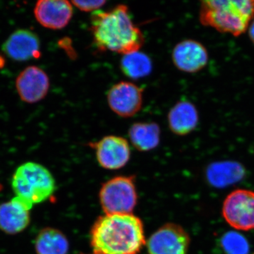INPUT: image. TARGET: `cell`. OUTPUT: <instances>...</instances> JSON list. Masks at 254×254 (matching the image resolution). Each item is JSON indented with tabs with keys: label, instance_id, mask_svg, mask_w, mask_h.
<instances>
[{
	"label": "cell",
	"instance_id": "7",
	"mask_svg": "<svg viewBox=\"0 0 254 254\" xmlns=\"http://www.w3.org/2000/svg\"><path fill=\"white\" fill-rule=\"evenodd\" d=\"M190 245L188 232L173 222L159 227L145 244L148 254H188Z\"/></svg>",
	"mask_w": 254,
	"mask_h": 254
},
{
	"label": "cell",
	"instance_id": "12",
	"mask_svg": "<svg viewBox=\"0 0 254 254\" xmlns=\"http://www.w3.org/2000/svg\"><path fill=\"white\" fill-rule=\"evenodd\" d=\"M73 14V5L66 0H41L35 6L37 21L49 29L60 30L66 27Z\"/></svg>",
	"mask_w": 254,
	"mask_h": 254
},
{
	"label": "cell",
	"instance_id": "18",
	"mask_svg": "<svg viewBox=\"0 0 254 254\" xmlns=\"http://www.w3.org/2000/svg\"><path fill=\"white\" fill-rule=\"evenodd\" d=\"M120 68L125 76L133 80L149 76L153 71V63L150 57L136 51L124 55L120 60Z\"/></svg>",
	"mask_w": 254,
	"mask_h": 254
},
{
	"label": "cell",
	"instance_id": "21",
	"mask_svg": "<svg viewBox=\"0 0 254 254\" xmlns=\"http://www.w3.org/2000/svg\"><path fill=\"white\" fill-rule=\"evenodd\" d=\"M3 186L2 185H1V182H0V191H1V190H2Z\"/></svg>",
	"mask_w": 254,
	"mask_h": 254
},
{
	"label": "cell",
	"instance_id": "10",
	"mask_svg": "<svg viewBox=\"0 0 254 254\" xmlns=\"http://www.w3.org/2000/svg\"><path fill=\"white\" fill-rule=\"evenodd\" d=\"M172 60L175 67L182 72L197 73L208 64V52L200 42L184 40L173 48Z\"/></svg>",
	"mask_w": 254,
	"mask_h": 254
},
{
	"label": "cell",
	"instance_id": "15",
	"mask_svg": "<svg viewBox=\"0 0 254 254\" xmlns=\"http://www.w3.org/2000/svg\"><path fill=\"white\" fill-rule=\"evenodd\" d=\"M168 123L173 133L177 136H187L198 126L199 113L195 105L190 100H180L169 111Z\"/></svg>",
	"mask_w": 254,
	"mask_h": 254
},
{
	"label": "cell",
	"instance_id": "22",
	"mask_svg": "<svg viewBox=\"0 0 254 254\" xmlns=\"http://www.w3.org/2000/svg\"><path fill=\"white\" fill-rule=\"evenodd\" d=\"M254 254V253H253V254Z\"/></svg>",
	"mask_w": 254,
	"mask_h": 254
},
{
	"label": "cell",
	"instance_id": "20",
	"mask_svg": "<svg viewBox=\"0 0 254 254\" xmlns=\"http://www.w3.org/2000/svg\"><path fill=\"white\" fill-rule=\"evenodd\" d=\"M249 37H250L251 41L254 45V18L251 22L250 26H249L248 30Z\"/></svg>",
	"mask_w": 254,
	"mask_h": 254
},
{
	"label": "cell",
	"instance_id": "13",
	"mask_svg": "<svg viewBox=\"0 0 254 254\" xmlns=\"http://www.w3.org/2000/svg\"><path fill=\"white\" fill-rule=\"evenodd\" d=\"M2 50L14 61H28L41 57V42L36 33L19 29L10 35L3 44Z\"/></svg>",
	"mask_w": 254,
	"mask_h": 254
},
{
	"label": "cell",
	"instance_id": "9",
	"mask_svg": "<svg viewBox=\"0 0 254 254\" xmlns=\"http://www.w3.org/2000/svg\"><path fill=\"white\" fill-rule=\"evenodd\" d=\"M107 100L113 113L121 118H131L141 110L143 90L131 82L120 81L108 90Z\"/></svg>",
	"mask_w": 254,
	"mask_h": 254
},
{
	"label": "cell",
	"instance_id": "11",
	"mask_svg": "<svg viewBox=\"0 0 254 254\" xmlns=\"http://www.w3.org/2000/svg\"><path fill=\"white\" fill-rule=\"evenodd\" d=\"M16 88L21 100L28 103H36L48 94L49 77L38 66H28L16 78Z\"/></svg>",
	"mask_w": 254,
	"mask_h": 254
},
{
	"label": "cell",
	"instance_id": "14",
	"mask_svg": "<svg viewBox=\"0 0 254 254\" xmlns=\"http://www.w3.org/2000/svg\"><path fill=\"white\" fill-rule=\"evenodd\" d=\"M31 208L14 196L0 204V230L10 235L24 231L31 222Z\"/></svg>",
	"mask_w": 254,
	"mask_h": 254
},
{
	"label": "cell",
	"instance_id": "17",
	"mask_svg": "<svg viewBox=\"0 0 254 254\" xmlns=\"http://www.w3.org/2000/svg\"><path fill=\"white\" fill-rule=\"evenodd\" d=\"M34 247L36 254H68L69 242L58 229L46 227L38 232Z\"/></svg>",
	"mask_w": 254,
	"mask_h": 254
},
{
	"label": "cell",
	"instance_id": "8",
	"mask_svg": "<svg viewBox=\"0 0 254 254\" xmlns=\"http://www.w3.org/2000/svg\"><path fill=\"white\" fill-rule=\"evenodd\" d=\"M101 168L118 170L126 166L131 158V148L126 138L110 135L95 143H90Z\"/></svg>",
	"mask_w": 254,
	"mask_h": 254
},
{
	"label": "cell",
	"instance_id": "3",
	"mask_svg": "<svg viewBox=\"0 0 254 254\" xmlns=\"http://www.w3.org/2000/svg\"><path fill=\"white\" fill-rule=\"evenodd\" d=\"M254 18V0L201 1L199 21L203 26L238 37L248 30Z\"/></svg>",
	"mask_w": 254,
	"mask_h": 254
},
{
	"label": "cell",
	"instance_id": "16",
	"mask_svg": "<svg viewBox=\"0 0 254 254\" xmlns=\"http://www.w3.org/2000/svg\"><path fill=\"white\" fill-rule=\"evenodd\" d=\"M160 126L155 123H136L130 127L128 137L132 145L141 152L154 150L160 144Z\"/></svg>",
	"mask_w": 254,
	"mask_h": 254
},
{
	"label": "cell",
	"instance_id": "1",
	"mask_svg": "<svg viewBox=\"0 0 254 254\" xmlns=\"http://www.w3.org/2000/svg\"><path fill=\"white\" fill-rule=\"evenodd\" d=\"M146 244L144 225L131 214H104L90 231L91 254H138Z\"/></svg>",
	"mask_w": 254,
	"mask_h": 254
},
{
	"label": "cell",
	"instance_id": "6",
	"mask_svg": "<svg viewBox=\"0 0 254 254\" xmlns=\"http://www.w3.org/2000/svg\"><path fill=\"white\" fill-rule=\"evenodd\" d=\"M225 222L235 230H254V191L246 189L232 190L225 197L222 207Z\"/></svg>",
	"mask_w": 254,
	"mask_h": 254
},
{
	"label": "cell",
	"instance_id": "19",
	"mask_svg": "<svg viewBox=\"0 0 254 254\" xmlns=\"http://www.w3.org/2000/svg\"><path fill=\"white\" fill-rule=\"evenodd\" d=\"M71 4L77 8L80 11L83 12H95L98 11L106 4V1L105 0H91V1H79V0H74L71 1Z\"/></svg>",
	"mask_w": 254,
	"mask_h": 254
},
{
	"label": "cell",
	"instance_id": "2",
	"mask_svg": "<svg viewBox=\"0 0 254 254\" xmlns=\"http://www.w3.org/2000/svg\"><path fill=\"white\" fill-rule=\"evenodd\" d=\"M91 17L93 43L100 52L127 55L139 51L144 44V36L132 21L126 5L118 4L107 11L98 10Z\"/></svg>",
	"mask_w": 254,
	"mask_h": 254
},
{
	"label": "cell",
	"instance_id": "5",
	"mask_svg": "<svg viewBox=\"0 0 254 254\" xmlns=\"http://www.w3.org/2000/svg\"><path fill=\"white\" fill-rule=\"evenodd\" d=\"M98 195L105 214L133 213L138 198L134 177H113L103 184Z\"/></svg>",
	"mask_w": 254,
	"mask_h": 254
},
{
	"label": "cell",
	"instance_id": "4",
	"mask_svg": "<svg viewBox=\"0 0 254 254\" xmlns=\"http://www.w3.org/2000/svg\"><path fill=\"white\" fill-rule=\"evenodd\" d=\"M11 187L14 196L28 206L46 201L56 190V182L49 170L41 164L27 162L15 170Z\"/></svg>",
	"mask_w": 254,
	"mask_h": 254
}]
</instances>
